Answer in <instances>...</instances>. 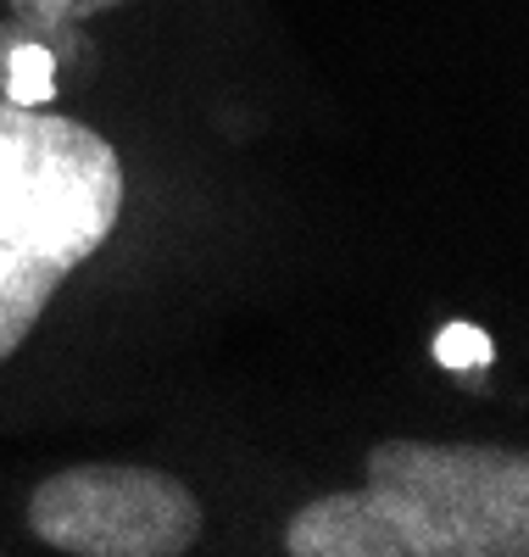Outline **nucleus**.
<instances>
[{
	"label": "nucleus",
	"instance_id": "1",
	"mask_svg": "<svg viewBox=\"0 0 529 557\" xmlns=\"http://www.w3.org/2000/svg\"><path fill=\"white\" fill-rule=\"evenodd\" d=\"M291 557H524L529 457L485 441H379L362 491L302 502Z\"/></svg>",
	"mask_w": 529,
	"mask_h": 557
},
{
	"label": "nucleus",
	"instance_id": "2",
	"mask_svg": "<svg viewBox=\"0 0 529 557\" xmlns=\"http://www.w3.org/2000/svg\"><path fill=\"white\" fill-rule=\"evenodd\" d=\"M123 201L128 173L107 134L0 101V362L23 351L57 290L118 235Z\"/></svg>",
	"mask_w": 529,
	"mask_h": 557
},
{
	"label": "nucleus",
	"instance_id": "3",
	"mask_svg": "<svg viewBox=\"0 0 529 557\" xmlns=\"http://www.w3.org/2000/svg\"><path fill=\"white\" fill-rule=\"evenodd\" d=\"M28 530L67 557H184L207 513L196 491L151 462H78L28 496Z\"/></svg>",
	"mask_w": 529,
	"mask_h": 557
},
{
	"label": "nucleus",
	"instance_id": "4",
	"mask_svg": "<svg viewBox=\"0 0 529 557\" xmlns=\"http://www.w3.org/2000/svg\"><path fill=\"white\" fill-rule=\"evenodd\" d=\"M118 7H128V0H12L17 23L45 34V39H62V34H73V28H84L95 17H107Z\"/></svg>",
	"mask_w": 529,
	"mask_h": 557
}]
</instances>
